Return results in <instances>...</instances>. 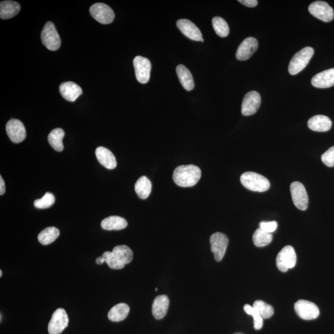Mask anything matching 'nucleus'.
<instances>
[{
    "label": "nucleus",
    "mask_w": 334,
    "mask_h": 334,
    "mask_svg": "<svg viewBox=\"0 0 334 334\" xmlns=\"http://www.w3.org/2000/svg\"><path fill=\"white\" fill-rule=\"evenodd\" d=\"M314 49L309 46L301 49L292 58L289 63V71L292 75H297L306 68L314 55Z\"/></svg>",
    "instance_id": "4"
},
{
    "label": "nucleus",
    "mask_w": 334,
    "mask_h": 334,
    "mask_svg": "<svg viewBox=\"0 0 334 334\" xmlns=\"http://www.w3.org/2000/svg\"><path fill=\"white\" fill-rule=\"evenodd\" d=\"M180 83L187 91H190L195 87L194 80L189 70L183 64H180L176 69Z\"/></svg>",
    "instance_id": "25"
},
{
    "label": "nucleus",
    "mask_w": 334,
    "mask_h": 334,
    "mask_svg": "<svg viewBox=\"0 0 334 334\" xmlns=\"http://www.w3.org/2000/svg\"><path fill=\"white\" fill-rule=\"evenodd\" d=\"M102 257L110 268L122 269L132 261L133 253L128 246L119 245L114 248L111 252H105Z\"/></svg>",
    "instance_id": "1"
},
{
    "label": "nucleus",
    "mask_w": 334,
    "mask_h": 334,
    "mask_svg": "<svg viewBox=\"0 0 334 334\" xmlns=\"http://www.w3.org/2000/svg\"><path fill=\"white\" fill-rule=\"evenodd\" d=\"M64 136V132L61 128H56L49 134V142L56 151L61 152L63 150V139Z\"/></svg>",
    "instance_id": "29"
},
{
    "label": "nucleus",
    "mask_w": 334,
    "mask_h": 334,
    "mask_svg": "<svg viewBox=\"0 0 334 334\" xmlns=\"http://www.w3.org/2000/svg\"><path fill=\"white\" fill-rule=\"evenodd\" d=\"M253 306L263 319L270 318L274 315L273 307L262 300L255 301Z\"/></svg>",
    "instance_id": "32"
},
{
    "label": "nucleus",
    "mask_w": 334,
    "mask_h": 334,
    "mask_svg": "<svg viewBox=\"0 0 334 334\" xmlns=\"http://www.w3.org/2000/svg\"><path fill=\"white\" fill-rule=\"evenodd\" d=\"M313 86L320 89H326L334 86V68L325 70L313 78Z\"/></svg>",
    "instance_id": "18"
},
{
    "label": "nucleus",
    "mask_w": 334,
    "mask_h": 334,
    "mask_svg": "<svg viewBox=\"0 0 334 334\" xmlns=\"http://www.w3.org/2000/svg\"><path fill=\"white\" fill-rule=\"evenodd\" d=\"M60 92L64 99L69 102H75L83 94L81 87L73 82H65L60 85Z\"/></svg>",
    "instance_id": "19"
},
{
    "label": "nucleus",
    "mask_w": 334,
    "mask_h": 334,
    "mask_svg": "<svg viewBox=\"0 0 334 334\" xmlns=\"http://www.w3.org/2000/svg\"><path fill=\"white\" fill-rule=\"evenodd\" d=\"M258 47V42L254 37H248L243 41L237 49L236 58L240 61L247 60L252 57Z\"/></svg>",
    "instance_id": "16"
},
{
    "label": "nucleus",
    "mask_w": 334,
    "mask_h": 334,
    "mask_svg": "<svg viewBox=\"0 0 334 334\" xmlns=\"http://www.w3.org/2000/svg\"><path fill=\"white\" fill-rule=\"evenodd\" d=\"M59 235L60 230L57 228L50 227L41 231L38 236V240L41 244L48 245L54 242Z\"/></svg>",
    "instance_id": "28"
},
{
    "label": "nucleus",
    "mask_w": 334,
    "mask_h": 334,
    "mask_svg": "<svg viewBox=\"0 0 334 334\" xmlns=\"http://www.w3.org/2000/svg\"><path fill=\"white\" fill-rule=\"evenodd\" d=\"M228 242L229 240L228 237L221 232H216L210 236L211 251L214 255V258L217 261H221L224 257Z\"/></svg>",
    "instance_id": "9"
},
{
    "label": "nucleus",
    "mask_w": 334,
    "mask_h": 334,
    "mask_svg": "<svg viewBox=\"0 0 334 334\" xmlns=\"http://www.w3.org/2000/svg\"><path fill=\"white\" fill-rule=\"evenodd\" d=\"M104 263H105V260L102 256H100L96 259V264H98L99 265H102Z\"/></svg>",
    "instance_id": "39"
},
{
    "label": "nucleus",
    "mask_w": 334,
    "mask_h": 334,
    "mask_svg": "<svg viewBox=\"0 0 334 334\" xmlns=\"http://www.w3.org/2000/svg\"><path fill=\"white\" fill-rule=\"evenodd\" d=\"M291 192L293 202L298 209L305 210L308 206V196L305 187L299 181H295L291 185Z\"/></svg>",
    "instance_id": "11"
},
{
    "label": "nucleus",
    "mask_w": 334,
    "mask_h": 334,
    "mask_svg": "<svg viewBox=\"0 0 334 334\" xmlns=\"http://www.w3.org/2000/svg\"><path fill=\"white\" fill-rule=\"evenodd\" d=\"M137 80L141 84L148 83L150 80L151 63L148 58L137 56L133 61Z\"/></svg>",
    "instance_id": "13"
},
{
    "label": "nucleus",
    "mask_w": 334,
    "mask_h": 334,
    "mask_svg": "<svg viewBox=\"0 0 334 334\" xmlns=\"http://www.w3.org/2000/svg\"><path fill=\"white\" fill-rule=\"evenodd\" d=\"M297 254L292 246H286L278 254L276 265L278 270L285 272L294 268L297 263Z\"/></svg>",
    "instance_id": "6"
},
{
    "label": "nucleus",
    "mask_w": 334,
    "mask_h": 334,
    "mask_svg": "<svg viewBox=\"0 0 334 334\" xmlns=\"http://www.w3.org/2000/svg\"><path fill=\"white\" fill-rule=\"evenodd\" d=\"M272 238L273 237H272V233L266 232L261 228H259L255 231L253 236V241L256 247H264L270 244Z\"/></svg>",
    "instance_id": "30"
},
{
    "label": "nucleus",
    "mask_w": 334,
    "mask_h": 334,
    "mask_svg": "<svg viewBox=\"0 0 334 334\" xmlns=\"http://www.w3.org/2000/svg\"><path fill=\"white\" fill-rule=\"evenodd\" d=\"M20 6L16 2L4 1L0 4V17L8 19L16 16L19 13Z\"/></svg>",
    "instance_id": "23"
},
{
    "label": "nucleus",
    "mask_w": 334,
    "mask_h": 334,
    "mask_svg": "<svg viewBox=\"0 0 334 334\" xmlns=\"http://www.w3.org/2000/svg\"><path fill=\"white\" fill-rule=\"evenodd\" d=\"M261 99L256 91H250L245 95L242 105V113L244 116L253 115L258 110Z\"/></svg>",
    "instance_id": "14"
},
{
    "label": "nucleus",
    "mask_w": 334,
    "mask_h": 334,
    "mask_svg": "<svg viewBox=\"0 0 334 334\" xmlns=\"http://www.w3.org/2000/svg\"><path fill=\"white\" fill-rule=\"evenodd\" d=\"M321 159L325 165L329 167L334 166V146L331 147L322 155Z\"/></svg>",
    "instance_id": "35"
},
{
    "label": "nucleus",
    "mask_w": 334,
    "mask_h": 334,
    "mask_svg": "<svg viewBox=\"0 0 334 334\" xmlns=\"http://www.w3.org/2000/svg\"><path fill=\"white\" fill-rule=\"evenodd\" d=\"M96 155L100 163L102 164L105 168L109 170L116 168L117 162L115 155L109 149L101 146L96 149Z\"/></svg>",
    "instance_id": "20"
},
{
    "label": "nucleus",
    "mask_w": 334,
    "mask_h": 334,
    "mask_svg": "<svg viewBox=\"0 0 334 334\" xmlns=\"http://www.w3.org/2000/svg\"><path fill=\"white\" fill-rule=\"evenodd\" d=\"M238 2L246 6V7L250 8L256 7L257 4H258V2L256 1V0H239Z\"/></svg>",
    "instance_id": "37"
},
{
    "label": "nucleus",
    "mask_w": 334,
    "mask_h": 334,
    "mask_svg": "<svg viewBox=\"0 0 334 334\" xmlns=\"http://www.w3.org/2000/svg\"><path fill=\"white\" fill-rule=\"evenodd\" d=\"M55 198L54 195L51 193H46L43 197L34 201V206L37 209H46L54 205Z\"/></svg>",
    "instance_id": "33"
},
{
    "label": "nucleus",
    "mask_w": 334,
    "mask_h": 334,
    "mask_svg": "<svg viewBox=\"0 0 334 334\" xmlns=\"http://www.w3.org/2000/svg\"><path fill=\"white\" fill-rule=\"evenodd\" d=\"M332 121L329 117L324 115L313 116L307 122L310 130L317 132H326L332 127Z\"/></svg>",
    "instance_id": "22"
},
{
    "label": "nucleus",
    "mask_w": 334,
    "mask_h": 334,
    "mask_svg": "<svg viewBox=\"0 0 334 334\" xmlns=\"http://www.w3.org/2000/svg\"><path fill=\"white\" fill-rule=\"evenodd\" d=\"M169 299L166 295H159L154 299L152 304V314L158 320L165 317L169 306Z\"/></svg>",
    "instance_id": "21"
},
{
    "label": "nucleus",
    "mask_w": 334,
    "mask_h": 334,
    "mask_svg": "<svg viewBox=\"0 0 334 334\" xmlns=\"http://www.w3.org/2000/svg\"><path fill=\"white\" fill-rule=\"evenodd\" d=\"M2 274H3L2 271H0V277H2Z\"/></svg>",
    "instance_id": "40"
},
{
    "label": "nucleus",
    "mask_w": 334,
    "mask_h": 334,
    "mask_svg": "<svg viewBox=\"0 0 334 334\" xmlns=\"http://www.w3.org/2000/svg\"><path fill=\"white\" fill-rule=\"evenodd\" d=\"M6 191L5 183L2 176H0V195L2 196L5 194Z\"/></svg>",
    "instance_id": "38"
},
{
    "label": "nucleus",
    "mask_w": 334,
    "mask_h": 334,
    "mask_svg": "<svg viewBox=\"0 0 334 334\" xmlns=\"http://www.w3.org/2000/svg\"><path fill=\"white\" fill-rule=\"evenodd\" d=\"M240 181L246 188L255 192H265L270 187V182L265 177L257 173L248 172L242 174Z\"/></svg>",
    "instance_id": "3"
},
{
    "label": "nucleus",
    "mask_w": 334,
    "mask_h": 334,
    "mask_svg": "<svg viewBox=\"0 0 334 334\" xmlns=\"http://www.w3.org/2000/svg\"><path fill=\"white\" fill-rule=\"evenodd\" d=\"M128 222L119 216H110L101 222V227L105 230H120L127 227Z\"/></svg>",
    "instance_id": "24"
},
{
    "label": "nucleus",
    "mask_w": 334,
    "mask_h": 334,
    "mask_svg": "<svg viewBox=\"0 0 334 334\" xmlns=\"http://www.w3.org/2000/svg\"><path fill=\"white\" fill-rule=\"evenodd\" d=\"M201 177V171L194 165H181L175 169L173 179L178 186L192 187L198 183Z\"/></svg>",
    "instance_id": "2"
},
{
    "label": "nucleus",
    "mask_w": 334,
    "mask_h": 334,
    "mask_svg": "<svg viewBox=\"0 0 334 334\" xmlns=\"http://www.w3.org/2000/svg\"><path fill=\"white\" fill-rule=\"evenodd\" d=\"M69 319L65 310L58 308L52 316L48 330L50 334H60L68 326Z\"/></svg>",
    "instance_id": "10"
},
{
    "label": "nucleus",
    "mask_w": 334,
    "mask_h": 334,
    "mask_svg": "<svg viewBox=\"0 0 334 334\" xmlns=\"http://www.w3.org/2000/svg\"><path fill=\"white\" fill-rule=\"evenodd\" d=\"M295 310L297 314L304 320H313L319 315V309L316 304L311 301L300 300L295 304Z\"/></svg>",
    "instance_id": "12"
},
{
    "label": "nucleus",
    "mask_w": 334,
    "mask_h": 334,
    "mask_svg": "<svg viewBox=\"0 0 334 334\" xmlns=\"http://www.w3.org/2000/svg\"><path fill=\"white\" fill-rule=\"evenodd\" d=\"M309 12L316 18L325 22H330L334 17V11L327 3L317 1L312 3L308 8Z\"/></svg>",
    "instance_id": "7"
},
{
    "label": "nucleus",
    "mask_w": 334,
    "mask_h": 334,
    "mask_svg": "<svg viewBox=\"0 0 334 334\" xmlns=\"http://www.w3.org/2000/svg\"><path fill=\"white\" fill-rule=\"evenodd\" d=\"M6 129L9 137L13 142L20 143L26 139V128L20 120L17 119L10 120L7 123Z\"/></svg>",
    "instance_id": "15"
},
{
    "label": "nucleus",
    "mask_w": 334,
    "mask_h": 334,
    "mask_svg": "<svg viewBox=\"0 0 334 334\" xmlns=\"http://www.w3.org/2000/svg\"><path fill=\"white\" fill-rule=\"evenodd\" d=\"M90 13L96 20L102 25H108L115 19L112 9L106 4L98 3L90 8Z\"/></svg>",
    "instance_id": "8"
},
{
    "label": "nucleus",
    "mask_w": 334,
    "mask_h": 334,
    "mask_svg": "<svg viewBox=\"0 0 334 334\" xmlns=\"http://www.w3.org/2000/svg\"><path fill=\"white\" fill-rule=\"evenodd\" d=\"M41 39L44 45L49 51H56L59 49L61 46V39L54 23L48 22L46 23L41 33Z\"/></svg>",
    "instance_id": "5"
},
{
    "label": "nucleus",
    "mask_w": 334,
    "mask_h": 334,
    "mask_svg": "<svg viewBox=\"0 0 334 334\" xmlns=\"http://www.w3.org/2000/svg\"><path fill=\"white\" fill-rule=\"evenodd\" d=\"M278 226L277 222L275 221L261 222L259 224V228L268 233H273L277 230Z\"/></svg>",
    "instance_id": "36"
},
{
    "label": "nucleus",
    "mask_w": 334,
    "mask_h": 334,
    "mask_svg": "<svg viewBox=\"0 0 334 334\" xmlns=\"http://www.w3.org/2000/svg\"><path fill=\"white\" fill-rule=\"evenodd\" d=\"M135 191L139 198L142 199H147L152 191V184L148 178L142 176L136 181Z\"/></svg>",
    "instance_id": "27"
},
{
    "label": "nucleus",
    "mask_w": 334,
    "mask_h": 334,
    "mask_svg": "<svg viewBox=\"0 0 334 334\" xmlns=\"http://www.w3.org/2000/svg\"><path fill=\"white\" fill-rule=\"evenodd\" d=\"M212 26L216 33L221 37H226L229 34L230 29L227 22L221 17H214L212 19Z\"/></svg>",
    "instance_id": "31"
},
{
    "label": "nucleus",
    "mask_w": 334,
    "mask_h": 334,
    "mask_svg": "<svg viewBox=\"0 0 334 334\" xmlns=\"http://www.w3.org/2000/svg\"><path fill=\"white\" fill-rule=\"evenodd\" d=\"M177 26L182 34L189 39L197 42H204L201 31L189 20L185 19L178 20Z\"/></svg>",
    "instance_id": "17"
},
{
    "label": "nucleus",
    "mask_w": 334,
    "mask_h": 334,
    "mask_svg": "<svg viewBox=\"0 0 334 334\" xmlns=\"http://www.w3.org/2000/svg\"><path fill=\"white\" fill-rule=\"evenodd\" d=\"M244 310L248 315L253 316L254 319V327L256 330L261 329L263 326V318L254 309L253 306L250 304H245Z\"/></svg>",
    "instance_id": "34"
},
{
    "label": "nucleus",
    "mask_w": 334,
    "mask_h": 334,
    "mask_svg": "<svg viewBox=\"0 0 334 334\" xmlns=\"http://www.w3.org/2000/svg\"><path fill=\"white\" fill-rule=\"evenodd\" d=\"M130 307L125 303H119L114 306L108 312V318L111 321L120 322L127 318Z\"/></svg>",
    "instance_id": "26"
}]
</instances>
